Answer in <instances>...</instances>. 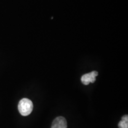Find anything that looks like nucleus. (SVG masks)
Segmentation results:
<instances>
[{"mask_svg":"<svg viewBox=\"0 0 128 128\" xmlns=\"http://www.w3.org/2000/svg\"><path fill=\"white\" fill-rule=\"evenodd\" d=\"M33 108V104L32 102L28 98H23L19 102L18 109L22 116H26L32 113Z\"/></svg>","mask_w":128,"mask_h":128,"instance_id":"nucleus-1","label":"nucleus"},{"mask_svg":"<svg viewBox=\"0 0 128 128\" xmlns=\"http://www.w3.org/2000/svg\"><path fill=\"white\" fill-rule=\"evenodd\" d=\"M97 76H98V72L97 71H92L91 72L83 75L81 78V81L83 84L87 86L90 83H94L95 82Z\"/></svg>","mask_w":128,"mask_h":128,"instance_id":"nucleus-2","label":"nucleus"},{"mask_svg":"<svg viewBox=\"0 0 128 128\" xmlns=\"http://www.w3.org/2000/svg\"><path fill=\"white\" fill-rule=\"evenodd\" d=\"M51 128H67V122L64 117H58L53 121Z\"/></svg>","mask_w":128,"mask_h":128,"instance_id":"nucleus-3","label":"nucleus"},{"mask_svg":"<svg viewBox=\"0 0 128 128\" xmlns=\"http://www.w3.org/2000/svg\"><path fill=\"white\" fill-rule=\"evenodd\" d=\"M119 128H128V116L124 115L122 118V120L118 124Z\"/></svg>","mask_w":128,"mask_h":128,"instance_id":"nucleus-4","label":"nucleus"}]
</instances>
